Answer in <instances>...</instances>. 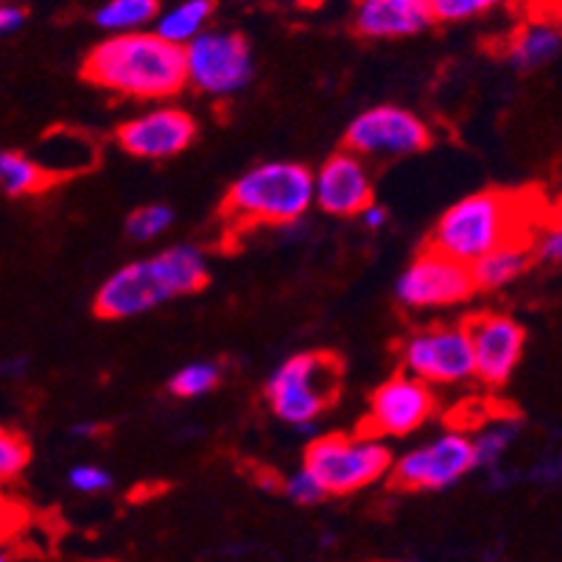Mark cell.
Listing matches in <instances>:
<instances>
[{
  "mask_svg": "<svg viewBox=\"0 0 562 562\" xmlns=\"http://www.w3.org/2000/svg\"><path fill=\"white\" fill-rule=\"evenodd\" d=\"M392 451L375 434H316L305 451L303 468L325 495H350L381 482L392 468Z\"/></svg>",
  "mask_w": 562,
  "mask_h": 562,
  "instance_id": "cell-6",
  "label": "cell"
},
{
  "mask_svg": "<svg viewBox=\"0 0 562 562\" xmlns=\"http://www.w3.org/2000/svg\"><path fill=\"white\" fill-rule=\"evenodd\" d=\"M68 482H70V487L79 490V493H85V495L106 493V490L112 487L110 470L99 468V464H76V468H70Z\"/></svg>",
  "mask_w": 562,
  "mask_h": 562,
  "instance_id": "cell-27",
  "label": "cell"
},
{
  "mask_svg": "<svg viewBox=\"0 0 562 562\" xmlns=\"http://www.w3.org/2000/svg\"><path fill=\"white\" fill-rule=\"evenodd\" d=\"M462 325L468 330L470 352H473V378L490 390L507 386L524 359V325L515 316L495 314V311L473 314Z\"/></svg>",
  "mask_w": 562,
  "mask_h": 562,
  "instance_id": "cell-12",
  "label": "cell"
},
{
  "mask_svg": "<svg viewBox=\"0 0 562 562\" xmlns=\"http://www.w3.org/2000/svg\"><path fill=\"white\" fill-rule=\"evenodd\" d=\"M213 18V0H180L173 7L160 9L151 23V32L166 43L186 48L193 37L207 29Z\"/></svg>",
  "mask_w": 562,
  "mask_h": 562,
  "instance_id": "cell-19",
  "label": "cell"
},
{
  "mask_svg": "<svg viewBox=\"0 0 562 562\" xmlns=\"http://www.w3.org/2000/svg\"><path fill=\"white\" fill-rule=\"evenodd\" d=\"M403 372L428 386H459L473 381V352L462 322L414 330L401 345Z\"/></svg>",
  "mask_w": 562,
  "mask_h": 562,
  "instance_id": "cell-10",
  "label": "cell"
},
{
  "mask_svg": "<svg viewBox=\"0 0 562 562\" xmlns=\"http://www.w3.org/2000/svg\"><path fill=\"white\" fill-rule=\"evenodd\" d=\"M182 59H186L188 85L213 99L241 93L255 76L252 45L238 32L204 29L182 48Z\"/></svg>",
  "mask_w": 562,
  "mask_h": 562,
  "instance_id": "cell-7",
  "label": "cell"
},
{
  "mask_svg": "<svg viewBox=\"0 0 562 562\" xmlns=\"http://www.w3.org/2000/svg\"><path fill=\"white\" fill-rule=\"evenodd\" d=\"M25 370H29V361L23 359V356H14V359H7L0 361V378H23Z\"/></svg>",
  "mask_w": 562,
  "mask_h": 562,
  "instance_id": "cell-32",
  "label": "cell"
},
{
  "mask_svg": "<svg viewBox=\"0 0 562 562\" xmlns=\"http://www.w3.org/2000/svg\"><path fill=\"white\" fill-rule=\"evenodd\" d=\"M520 428H524V423L515 414H498L495 420L479 426L476 434L470 437L476 468H495L504 459V453L515 446V439L520 437Z\"/></svg>",
  "mask_w": 562,
  "mask_h": 562,
  "instance_id": "cell-21",
  "label": "cell"
},
{
  "mask_svg": "<svg viewBox=\"0 0 562 562\" xmlns=\"http://www.w3.org/2000/svg\"><path fill=\"white\" fill-rule=\"evenodd\" d=\"M222 381V367L216 361H191V364L180 367L168 381V390L173 397L182 401H193V397H204L213 392Z\"/></svg>",
  "mask_w": 562,
  "mask_h": 562,
  "instance_id": "cell-23",
  "label": "cell"
},
{
  "mask_svg": "<svg viewBox=\"0 0 562 562\" xmlns=\"http://www.w3.org/2000/svg\"><path fill=\"white\" fill-rule=\"evenodd\" d=\"M173 224V211L168 204H143L126 218V235L132 241H155Z\"/></svg>",
  "mask_w": 562,
  "mask_h": 562,
  "instance_id": "cell-24",
  "label": "cell"
},
{
  "mask_svg": "<svg viewBox=\"0 0 562 562\" xmlns=\"http://www.w3.org/2000/svg\"><path fill=\"white\" fill-rule=\"evenodd\" d=\"M386 218H390V213L383 211L381 204H375V202L367 204L364 211H361V222H364L370 229H381L383 224H386Z\"/></svg>",
  "mask_w": 562,
  "mask_h": 562,
  "instance_id": "cell-31",
  "label": "cell"
},
{
  "mask_svg": "<svg viewBox=\"0 0 562 562\" xmlns=\"http://www.w3.org/2000/svg\"><path fill=\"white\" fill-rule=\"evenodd\" d=\"M283 493L289 495L294 504H303V507H308V504H319V501L325 498V490L319 487V482H316L305 468L297 470V473H291V476L285 479Z\"/></svg>",
  "mask_w": 562,
  "mask_h": 562,
  "instance_id": "cell-29",
  "label": "cell"
},
{
  "mask_svg": "<svg viewBox=\"0 0 562 562\" xmlns=\"http://www.w3.org/2000/svg\"><path fill=\"white\" fill-rule=\"evenodd\" d=\"M437 23L431 0H359L356 32L367 40L417 37Z\"/></svg>",
  "mask_w": 562,
  "mask_h": 562,
  "instance_id": "cell-16",
  "label": "cell"
},
{
  "mask_svg": "<svg viewBox=\"0 0 562 562\" xmlns=\"http://www.w3.org/2000/svg\"><path fill=\"white\" fill-rule=\"evenodd\" d=\"M531 263V249L526 238H513V241L501 244V247L490 249L479 260L470 263V274H473V285L476 291H501L513 285L526 274Z\"/></svg>",
  "mask_w": 562,
  "mask_h": 562,
  "instance_id": "cell-18",
  "label": "cell"
},
{
  "mask_svg": "<svg viewBox=\"0 0 562 562\" xmlns=\"http://www.w3.org/2000/svg\"><path fill=\"white\" fill-rule=\"evenodd\" d=\"M562 37L554 20H529L520 25L513 40L507 43V63L520 74H531L546 65H551L560 56Z\"/></svg>",
  "mask_w": 562,
  "mask_h": 562,
  "instance_id": "cell-17",
  "label": "cell"
},
{
  "mask_svg": "<svg viewBox=\"0 0 562 562\" xmlns=\"http://www.w3.org/2000/svg\"><path fill=\"white\" fill-rule=\"evenodd\" d=\"M509 0H431L434 20L439 23H462V20L479 18L498 7H507Z\"/></svg>",
  "mask_w": 562,
  "mask_h": 562,
  "instance_id": "cell-26",
  "label": "cell"
},
{
  "mask_svg": "<svg viewBox=\"0 0 562 562\" xmlns=\"http://www.w3.org/2000/svg\"><path fill=\"white\" fill-rule=\"evenodd\" d=\"M160 12V0H106L95 12V25L106 34L146 32Z\"/></svg>",
  "mask_w": 562,
  "mask_h": 562,
  "instance_id": "cell-22",
  "label": "cell"
},
{
  "mask_svg": "<svg viewBox=\"0 0 562 562\" xmlns=\"http://www.w3.org/2000/svg\"><path fill=\"white\" fill-rule=\"evenodd\" d=\"M437 414V395L434 386L423 383L420 378L397 372L372 392L370 408H367L364 431L375 437H408L420 431Z\"/></svg>",
  "mask_w": 562,
  "mask_h": 562,
  "instance_id": "cell-14",
  "label": "cell"
},
{
  "mask_svg": "<svg viewBox=\"0 0 562 562\" xmlns=\"http://www.w3.org/2000/svg\"><path fill=\"white\" fill-rule=\"evenodd\" d=\"M476 294L470 266L439 249L426 247L414 255L412 263L395 283V297L403 308L437 311L468 303Z\"/></svg>",
  "mask_w": 562,
  "mask_h": 562,
  "instance_id": "cell-11",
  "label": "cell"
},
{
  "mask_svg": "<svg viewBox=\"0 0 562 562\" xmlns=\"http://www.w3.org/2000/svg\"><path fill=\"white\" fill-rule=\"evenodd\" d=\"M473 470H476V457H473L470 434L462 428H448L439 437L392 459L390 473L397 490L434 493V490L453 487Z\"/></svg>",
  "mask_w": 562,
  "mask_h": 562,
  "instance_id": "cell-8",
  "label": "cell"
},
{
  "mask_svg": "<svg viewBox=\"0 0 562 562\" xmlns=\"http://www.w3.org/2000/svg\"><path fill=\"white\" fill-rule=\"evenodd\" d=\"M81 76L99 90L132 101H166L188 87L182 48L151 29L101 40L85 56Z\"/></svg>",
  "mask_w": 562,
  "mask_h": 562,
  "instance_id": "cell-1",
  "label": "cell"
},
{
  "mask_svg": "<svg viewBox=\"0 0 562 562\" xmlns=\"http://www.w3.org/2000/svg\"><path fill=\"white\" fill-rule=\"evenodd\" d=\"M56 186L54 173L23 151H0V191L12 199L37 196Z\"/></svg>",
  "mask_w": 562,
  "mask_h": 562,
  "instance_id": "cell-20",
  "label": "cell"
},
{
  "mask_svg": "<svg viewBox=\"0 0 562 562\" xmlns=\"http://www.w3.org/2000/svg\"><path fill=\"white\" fill-rule=\"evenodd\" d=\"M341 390V361L330 352L311 350L285 359L266 381V403L278 420L300 428L319 423Z\"/></svg>",
  "mask_w": 562,
  "mask_h": 562,
  "instance_id": "cell-5",
  "label": "cell"
},
{
  "mask_svg": "<svg viewBox=\"0 0 562 562\" xmlns=\"http://www.w3.org/2000/svg\"><path fill=\"white\" fill-rule=\"evenodd\" d=\"M0 562H9V560H7V557H3V554H0Z\"/></svg>",
  "mask_w": 562,
  "mask_h": 562,
  "instance_id": "cell-34",
  "label": "cell"
},
{
  "mask_svg": "<svg viewBox=\"0 0 562 562\" xmlns=\"http://www.w3.org/2000/svg\"><path fill=\"white\" fill-rule=\"evenodd\" d=\"M25 23V12L20 7H7L0 3V34H12L18 32L20 25Z\"/></svg>",
  "mask_w": 562,
  "mask_h": 562,
  "instance_id": "cell-30",
  "label": "cell"
},
{
  "mask_svg": "<svg viewBox=\"0 0 562 562\" xmlns=\"http://www.w3.org/2000/svg\"><path fill=\"white\" fill-rule=\"evenodd\" d=\"M513 238H526V213L520 199L513 193L479 191L453 202L439 216L428 247L470 266Z\"/></svg>",
  "mask_w": 562,
  "mask_h": 562,
  "instance_id": "cell-4",
  "label": "cell"
},
{
  "mask_svg": "<svg viewBox=\"0 0 562 562\" xmlns=\"http://www.w3.org/2000/svg\"><path fill=\"white\" fill-rule=\"evenodd\" d=\"M32 462V448L14 428L0 426V482H12Z\"/></svg>",
  "mask_w": 562,
  "mask_h": 562,
  "instance_id": "cell-25",
  "label": "cell"
},
{
  "mask_svg": "<svg viewBox=\"0 0 562 562\" xmlns=\"http://www.w3.org/2000/svg\"><path fill=\"white\" fill-rule=\"evenodd\" d=\"M101 431V426L99 423H76V426H70V434H74V437H95V434Z\"/></svg>",
  "mask_w": 562,
  "mask_h": 562,
  "instance_id": "cell-33",
  "label": "cell"
},
{
  "mask_svg": "<svg viewBox=\"0 0 562 562\" xmlns=\"http://www.w3.org/2000/svg\"><path fill=\"white\" fill-rule=\"evenodd\" d=\"M311 177H314V204L328 216H361L367 204L375 202V186L367 160L350 149L334 151L316 171H311Z\"/></svg>",
  "mask_w": 562,
  "mask_h": 562,
  "instance_id": "cell-15",
  "label": "cell"
},
{
  "mask_svg": "<svg viewBox=\"0 0 562 562\" xmlns=\"http://www.w3.org/2000/svg\"><path fill=\"white\" fill-rule=\"evenodd\" d=\"M314 207V177L303 162L272 160L249 168L229 186L222 213L233 229L291 227Z\"/></svg>",
  "mask_w": 562,
  "mask_h": 562,
  "instance_id": "cell-3",
  "label": "cell"
},
{
  "mask_svg": "<svg viewBox=\"0 0 562 562\" xmlns=\"http://www.w3.org/2000/svg\"><path fill=\"white\" fill-rule=\"evenodd\" d=\"M431 146V130L417 112L397 104H378L352 117L345 149L364 160H401Z\"/></svg>",
  "mask_w": 562,
  "mask_h": 562,
  "instance_id": "cell-9",
  "label": "cell"
},
{
  "mask_svg": "<svg viewBox=\"0 0 562 562\" xmlns=\"http://www.w3.org/2000/svg\"><path fill=\"white\" fill-rule=\"evenodd\" d=\"M211 280L207 255L193 244H173L151 258L121 266L95 291L101 319H135L177 297H188Z\"/></svg>",
  "mask_w": 562,
  "mask_h": 562,
  "instance_id": "cell-2",
  "label": "cell"
},
{
  "mask_svg": "<svg viewBox=\"0 0 562 562\" xmlns=\"http://www.w3.org/2000/svg\"><path fill=\"white\" fill-rule=\"evenodd\" d=\"M531 258H538L540 263H560L562 260V229L560 224H543L529 241Z\"/></svg>",
  "mask_w": 562,
  "mask_h": 562,
  "instance_id": "cell-28",
  "label": "cell"
},
{
  "mask_svg": "<svg viewBox=\"0 0 562 562\" xmlns=\"http://www.w3.org/2000/svg\"><path fill=\"white\" fill-rule=\"evenodd\" d=\"M199 135L196 117L182 106L160 104L126 117L115 130L117 149L137 160H171L193 146Z\"/></svg>",
  "mask_w": 562,
  "mask_h": 562,
  "instance_id": "cell-13",
  "label": "cell"
}]
</instances>
